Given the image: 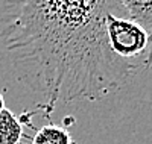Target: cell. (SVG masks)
Instances as JSON below:
<instances>
[{"label": "cell", "mask_w": 152, "mask_h": 144, "mask_svg": "<svg viewBox=\"0 0 152 144\" xmlns=\"http://www.w3.org/2000/svg\"><path fill=\"white\" fill-rule=\"evenodd\" d=\"M120 0H3L0 41L17 79L49 106L100 100L138 73L113 53L107 18Z\"/></svg>", "instance_id": "obj_1"}, {"label": "cell", "mask_w": 152, "mask_h": 144, "mask_svg": "<svg viewBox=\"0 0 152 144\" xmlns=\"http://www.w3.org/2000/svg\"><path fill=\"white\" fill-rule=\"evenodd\" d=\"M107 29L110 47L119 59L138 74L152 67V31L137 24L125 6L108 14Z\"/></svg>", "instance_id": "obj_2"}, {"label": "cell", "mask_w": 152, "mask_h": 144, "mask_svg": "<svg viewBox=\"0 0 152 144\" xmlns=\"http://www.w3.org/2000/svg\"><path fill=\"white\" fill-rule=\"evenodd\" d=\"M23 137V127L9 109L0 111V144H18Z\"/></svg>", "instance_id": "obj_3"}, {"label": "cell", "mask_w": 152, "mask_h": 144, "mask_svg": "<svg viewBox=\"0 0 152 144\" xmlns=\"http://www.w3.org/2000/svg\"><path fill=\"white\" fill-rule=\"evenodd\" d=\"M128 15L146 31H152V0H120Z\"/></svg>", "instance_id": "obj_4"}, {"label": "cell", "mask_w": 152, "mask_h": 144, "mask_svg": "<svg viewBox=\"0 0 152 144\" xmlns=\"http://www.w3.org/2000/svg\"><path fill=\"white\" fill-rule=\"evenodd\" d=\"M32 144H73V138L67 129L55 124H47L35 134Z\"/></svg>", "instance_id": "obj_5"}, {"label": "cell", "mask_w": 152, "mask_h": 144, "mask_svg": "<svg viewBox=\"0 0 152 144\" xmlns=\"http://www.w3.org/2000/svg\"><path fill=\"white\" fill-rule=\"evenodd\" d=\"M5 109V100H3V96L0 94V111Z\"/></svg>", "instance_id": "obj_6"}]
</instances>
